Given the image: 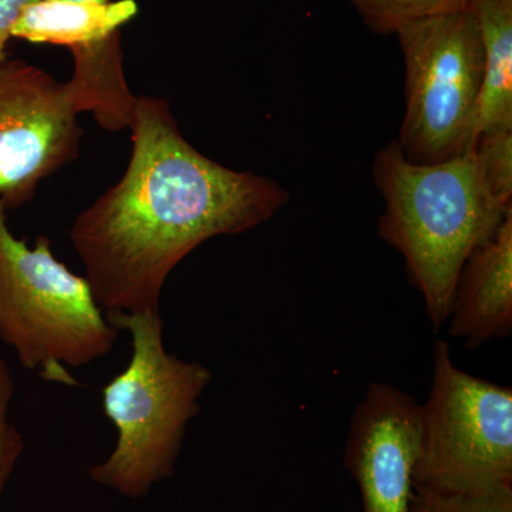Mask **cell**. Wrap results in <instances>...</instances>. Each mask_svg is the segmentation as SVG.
<instances>
[{"label": "cell", "mask_w": 512, "mask_h": 512, "mask_svg": "<svg viewBox=\"0 0 512 512\" xmlns=\"http://www.w3.org/2000/svg\"><path fill=\"white\" fill-rule=\"evenodd\" d=\"M137 13L136 0L109 3L36 0L23 10L13 26L12 39L70 49L117 32L136 18Z\"/></svg>", "instance_id": "11"}, {"label": "cell", "mask_w": 512, "mask_h": 512, "mask_svg": "<svg viewBox=\"0 0 512 512\" xmlns=\"http://www.w3.org/2000/svg\"><path fill=\"white\" fill-rule=\"evenodd\" d=\"M36 0H0V62L8 59V43L12 39L13 26L16 25L23 10Z\"/></svg>", "instance_id": "17"}, {"label": "cell", "mask_w": 512, "mask_h": 512, "mask_svg": "<svg viewBox=\"0 0 512 512\" xmlns=\"http://www.w3.org/2000/svg\"><path fill=\"white\" fill-rule=\"evenodd\" d=\"M488 190L505 207L512 205V130L480 134L473 146Z\"/></svg>", "instance_id": "14"}, {"label": "cell", "mask_w": 512, "mask_h": 512, "mask_svg": "<svg viewBox=\"0 0 512 512\" xmlns=\"http://www.w3.org/2000/svg\"><path fill=\"white\" fill-rule=\"evenodd\" d=\"M130 333L133 355L103 389V410L117 431L110 456L89 468L93 483L140 500L174 476L188 426L212 380L200 362L165 349L161 312L106 313Z\"/></svg>", "instance_id": "3"}, {"label": "cell", "mask_w": 512, "mask_h": 512, "mask_svg": "<svg viewBox=\"0 0 512 512\" xmlns=\"http://www.w3.org/2000/svg\"><path fill=\"white\" fill-rule=\"evenodd\" d=\"M420 406L393 384H369L350 420L345 464L363 512H410L419 453Z\"/></svg>", "instance_id": "8"}, {"label": "cell", "mask_w": 512, "mask_h": 512, "mask_svg": "<svg viewBox=\"0 0 512 512\" xmlns=\"http://www.w3.org/2000/svg\"><path fill=\"white\" fill-rule=\"evenodd\" d=\"M69 50L74 70L66 87L76 113L92 114L104 130L133 126L138 96L131 92L124 74L121 30Z\"/></svg>", "instance_id": "10"}, {"label": "cell", "mask_w": 512, "mask_h": 512, "mask_svg": "<svg viewBox=\"0 0 512 512\" xmlns=\"http://www.w3.org/2000/svg\"><path fill=\"white\" fill-rule=\"evenodd\" d=\"M372 173L384 201L380 238L403 256L431 325L440 329L468 256L493 237L512 205L495 200L473 150L420 164L394 140L376 154Z\"/></svg>", "instance_id": "2"}, {"label": "cell", "mask_w": 512, "mask_h": 512, "mask_svg": "<svg viewBox=\"0 0 512 512\" xmlns=\"http://www.w3.org/2000/svg\"><path fill=\"white\" fill-rule=\"evenodd\" d=\"M480 28L483 83L474 119V143L488 131L512 130V0H471Z\"/></svg>", "instance_id": "12"}, {"label": "cell", "mask_w": 512, "mask_h": 512, "mask_svg": "<svg viewBox=\"0 0 512 512\" xmlns=\"http://www.w3.org/2000/svg\"><path fill=\"white\" fill-rule=\"evenodd\" d=\"M406 109L396 143L410 161L440 163L474 146L484 49L470 9L403 26Z\"/></svg>", "instance_id": "6"}, {"label": "cell", "mask_w": 512, "mask_h": 512, "mask_svg": "<svg viewBox=\"0 0 512 512\" xmlns=\"http://www.w3.org/2000/svg\"><path fill=\"white\" fill-rule=\"evenodd\" d=\"M450 333L476 349L512 330V210L493 237L473 252L458 275L451 302Z\"/></svg>", "instance_id": "9"}, {"label": "cell", "mask_w": 512, "mask_h": 512, "mask_svg": "<svg viewBox=\"0 0 512 512\" xmlns=\"http://www.w3.org/2000/svg\"><path fill=\"white\" fill-rule=\"evenodd\" d=\"M130 130L123 177L69 232L104 313L160 312L168 276L192 251L259 227L289 201L272 178L200 153L163 99L138 97Z\"/></svg>", "instance_id": "1"}, {"label": "cell", "mask_w": 512, "mask_h": 512, "mask_svg": "<svg viewBox=\"0 0 512 512\" xmlns=\"http://www.w3.org/2000/svg\"><path fill=\"white\" fill-rule=\"evenodd\" d=\"M420 406L414 488L484 494L512 488V390L464 372L444 340Z\"/></svg>", "instance_id": "5"}, {"label": "cell", "mask_w": 512, "mask_h": 512, "mask_svg": "<svg viewBox=\"0 0 512 512\" xmlns=\"http://www.w3.org/2000/svg\"><path fill=\"white\" fill-rule=\"evenodd\" d=\"M66 83L20 59L0 62V201L28 204L46 177L79 156L82 128Z\"/></svg>", "instance_id": "7"}, {"label": "cell", "mask_w": 512, "mask_h": 512, "mask_svg": "<svg viewBox=\"0 0 512 512\" xmlns=\"http://www.w3.org/2000/svg\"><path fill=\"white\" fill-rule=\"evenodd\" d=\"M370 32L396 35L417 20L468 9L471 0H350Z\"/></svg>", "instance_id": "13"}, {"label": "cell", "mask_w": 512, "mask_h": 512, "mask_svg": "<svg viewBox=\"0 0 512 512\" xmlns=\"http://www.w3.org/2000/svg\"><path fill=\"white\" fill-rule=\"evenodd\" d=\"M6 212L0 201V340L46 382L80 386L70 369L110 355L120 330L86 276L56 258L50 238L29 247L10 231Z\"/></svg>", "instance_id": "4"}, {"label": "cell", "mask_w": 512, "mask_h": 512, "mask_svg": "<svg viewBox=\"0 0 512 512\" xmlns=\"http://www.w3.org/2000/svg\"><path fill=\"white\" fill-rule=\"evenodd\" d=\"M15 393L12 370L0 357V498L26 447L22 431L10 420V404Z\"/></svg>", "instance_id": "16"}, {"label": "cell", "mask_w": 512, "mask_h": 512, "mask_svg": "<svg viewBox=\"0 0 512 512\" xmlns=\"http://www.w3.org/2000/svg\"><path fill=\"white\" fill-rule=\"evenodd\" d=\"M64 2H76V3H109L111 0H64Z\"/></svg>", "instance_id": "18"}, {"label": "cell", "mask_w": 512, "mask_h": 512, "mask_svg": "<svg viewBox=\"0 0 512 512\" xmlns=\"http://www.w3.org/2000/svg\"><path fill=\"white\" fill-rule=\"evenodd\" d=\"M410 512H512V488L484 494L439 493L414 488Z\"/></svg>", "instance_id": "15"}]
</instances>
